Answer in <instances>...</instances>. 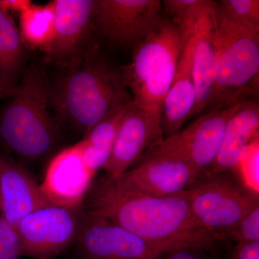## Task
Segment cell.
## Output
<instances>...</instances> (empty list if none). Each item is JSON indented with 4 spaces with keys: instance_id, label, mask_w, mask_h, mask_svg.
Segmentation results:
<instances>
[{
    "instance_id": "277c9868",
    "label": "cell",
    "mask_w": 259,
    "mask_h": 259,
    "mask_svg": "<svg viewBox=\"0 0 259 259\" xmlns=\"http://www.w3.org/2000/svg\"><path fill=\"white\" fill-rule=\"evenodd\" d=\"M215 18L214 84L204 113L245 100H258L259 30L216 14Z\"/></svg>"
},
{
    "instance_id": "4316f807",
    "label": "cell",
    "mask_w": 259,
    "mask_h": 259,
    "mask_svg": "<svg viewBox=\"0 0 259 259\" xmlns=\"http://www.w3.org/2000/svg\"><path fill=\"white\" fill-rule=\"evenodd\" d=\"M161 259H217L216 255L208 250L193 247H185L167 252Z\"/></svg>"
},
{
    "instance_id": "5bb4252c",
    "label": "cell",
    "mask_w": 259,
    "mask_h": 259,
    "mask_svg": "<svg viewBox=\"0 0 259 259\" xmlns=\"http://www.w3.org/2000/svg\"><path fill=\"white\" fill-rule=\"evenodd\" d=\"M55 32L44 51L48 59L71 68L93 25L95 0H54Z\"/></svg>"
},
{
    "instance_id": "9c48e42d",
    "label": "cell",
    "mask_w": 259,
    "mask_h": 259,
    "mask_svg": "<svg viewBox=\"0 0 259 259\" xmlns=\"http://www.w3.org/2000/svg\"><path fill=\"white\" fill-rule=\"evenodd\" d=\"M163 15L160 0H95L93 25L112 44L134 50Z\"/></svg>"
},
{
    "instance_id": "7a4b0ae2",
    "label": "cell",
    "mask_w": 259,
    "mask_h": 259,
    "mask_svg": "<svg viewBox=\"0 0 259 259\" xmlns=\"http://www.w3.org/2000/svg\"><path fill=\"white\" fill-rule=\"evenodd\" d=\"M96 49L87 53L50 90V103L76 131L88 134L114 112L128 106L133 97L121 69Z\"/></svg>"
},
{
    "instance_id": "7402d4cb",
    "label": "cell",
    "mask_w": 259,
    "mask_h": 259,
    "mask_svg": "<svg viewBox=\"0 0 259 259\" xmlns=\"http://www.w3.org/2000/svg\"><path fill=\"white\" fill-rule=\"evenodd\" d=\"M214 1L209 0H164L161 1L163 14L180 28L190 29L210 8Z\"/></svg>"
},
{
    "instance_id": "ffe728a7",
    "label": "cell",
    "mask_w": 259,
    "mask_h": 259,
    "mask_svg": "<svg viewBox=\"0 0 259 259\" xmlns=\"http://www.w3.org/2000/svg\"><path fill=\"white\" fill-rule=\"evenodd\" d=\"M24 44L11 16L0 8V82L18 86L25 60Z\"/></svg>"
},
{
    "instance_id": "83f0119b",
    "label": "cell",
    "mask_w": 259,
    "mask_h": 259,
    "mask_svg": "<svg viewBox=\"0 0 259 259\" xmlns=\"http://www.w3.org/2000/svg\"><path fill=\"white\" fill-rule=\"evenodd\" d=\"M228 259H259V241L235 243Z\"/></svg>"
},
{
    "instance_id": "7c38bea8",
    "label": "cell",
    "mask_w": 259,
    "mask_h": 259,
    "mask_svg": "<svg viewBox=\"0 0 259 259\" xmlns=\"http://www.w3.org/2000/svg\"><path fill=\"white\" fill-rule=\"evenodd\" d=\"M95 175L83 162L76 144L62 150L51 160L40 187L54 205L82 210Z\"/></svg>"
},
{
    "instance_id": "9a60e30c",
    "label": "cell",
    "mask_w": 259,
    "mask_h": 259,
    "mask_svg": "<svg viewBox=\"0 0 259 259\" xmlns=\"http://www.w3.org/2000/svg\"><path fill=\"white\" fill-rule=\"evenodd\" d=\"M198 22V21H197ZM182 32L184 44L176 73L161 110V125L164 139L181 131L192 119L196 102L193 77V54L195 27Z\"/></svg>"
},
{
    "instance_id": "5b68a950",
    "label": "cell",
    "mask_w": 259,
    "mask_h": 259,
    "mask_svg": "<svg viewBox=\"0 0 259 259\" xmlns=\"http://www.w3.org/2000/svg\"><path fill=\"white\" fill-rule=\"evenodd\" d=\"M180 28L166 16L133 50L132 60L121 69L135 105L161 112L183 47Z\"/></svg>"
},
{
    "instance_id": "ba28073f",
    "label": "cell",
    "mask_w": 259,
    "mask_h": 259,
    "mask_svg": "<svg viewBox=\"0 0 259 259\" xmlns=\"http://www.w3.org/2000/svg\"><path fill=\"white\" fill-rule=\"evenodd\" d=\"M83 221L82 210L46 206L21 220L16 231L23 258L54 259L74 245Z\"/></svg>"
},
{
    "instance_id": "603a6c76",
    "label": "cell",
    "mask_w": 259,
    "mask_h": 259,
    "mask_svg": "<svg viewBox=\"0 0 259 259\" xmlns=\"http://www.w3.org/2000/svg\"><path fill=\"white\" fill-rule=\"evenodd\" d=\"M218 16L259 30L258 0H221L215 2Z\"/></svg>"
},
{
    "instance_id": "8992f818",
    "label": "cell",
    "mask_w": 259,
    "mask_h": 259,
    "mask_svg": "<svg viewBox=\"0 0 259 259\" xmlns=\"http://www.w3.org/2000/svg\"><path fill=\"white\" fill-rule=\"evenodd\" d=\"M231 173L205 174L184 192L194 217L218 241L259 206L258 193L234 180Z\"/></svg>"
},
{
    "instance_id": "f546056e",
    "label": "cell",
    "mask_w": 259,
    "mask_h": 259,
    "mask_svg": "<svg viewBox=\"0 0 259 259\" xmlns=\"http://www.w3.org/2000/svg\"><path fill=\"white\" fill-rule=\"evenodd\" d=\"M18 86L12 87L0 82V100L10 99V97L14 96L18 91Z\"/></svg>"
},
{
    "instance_id": "484cf974",
    "label": "cell",
    "mask_w": 259,
    "mask_h": 259,
    "mask_svg": "<svg viewBox=\"0 0 259 259\" xmlns=\"http://www.w3.org/2000/svg\"><path fill=\"white\" fill-rule=\"evenodd\" d=\"M243 182L250 190L258 193V142L255 143L240 164Z\"/></svg>"
},
{
    "instance_id": "d6986e66",
    "label": "cell",
    "mask_w": 259,
    "mask_h": 259,
    "mask_svg": "<svg viewBox=\"0 0 259 259\" xmlns=\"http://www.w3.org/2000/svg\"><path fill=\"white\" fill-rule=\"evenodd\" d=\"M130 105L99 122L77 143L83 162L94 173L103 169L110 159L117 133Z\"/></svg>"
},
{
    "instance_id": "8fae6325",
    "label": "cell",
    "mask_w": 259,
    "mask_h": 259,
    "mask_svg": "<svg viewBox=\"0 0 259 259\" xmlns=\"http://www.w3.org/2000/svg\"><path fill=\"white\" fill-rule=\"evenodd\" d=\"M72 247L76 259H161L163 255L125 228L84 213Z\"/></svg>"
},
{
    "instance_id": "e0dca14e",
    "label": "cell",
    "mask_w": 259,
    "mask_h": 259,
    "mask_svg": "<svg viewBox=\"0 0 259 259\" xmlns=\"http://www.w3.org/2000/svg\"><path fill=\"white\" fill-rule=\"evenodd\" d=\"M258 100H245L228 122L221 149L208 173L238 171L250 148L258 142Z\"/></svg>"
},
{
    "instance_id": "44dd1931",
    "label": "cell",
    "mask_w": 259,
    "mask_h": 259,
    "mask_svg": "<svg viewBox=\"0 0 259 259\" xmlns=\"http://www.w3.org/2000/svg\"><path fill=\"white\" fill-rule=\"evenodd\" d=\"M24 44L32 49L45 51L55 32V4H32L20 14V30Z\"/></svg>"
},
{
    "instance_id": "3957f363",
    "label": "cell",
    "mask_w": 259,
    "mask_h": 259,
    "mask_svg": "<svg viewBox=\"0 0 259 259\" xmlns=\"http://www.w3.org/2000/svg\"><path fill=\"white\" fill-rule=\"evenodd\" d=\"M51 86L41 68L25 70L18 91L0 112V139L28 161L47 156L55 147L58 133L49 113Z\"/></svg>"
},
{
    "instance_id": "4fadbf2b",
    "label": "cell",
    "mask_w": 259,
    "mask_h": 259,
    "mask_svg": "<svg viewBox=\"0 0 259 259\" xmlns=\"http://www.w3.org/2000/svg\"><path fill=\"white\" fill-rule=\"evenodd\" d=\"M242 102L202 114L186 128L165 139L199 171L208 173L221 149L228 122Z\"/></svg>"
},
{
    "instance_id": "30bf717a",
    "label": "cell",
    "mask_w": 259,
    "mask_h": 259,
    "mask_svg": "<svg viewBox=\"0 0 259 259\" xmlns=\"http://www.w3.org/2000/svg\"><path fill=\"white\" fill-rule=\"evenodd\" d=\"M163 140L161 112L144 110L133 102L124 116L110 159L103 168L106 175L112 179L120 176Z\"/></svg>"
},
{
    "instance_id": "52a82bcc",
    "label": "cell",
    "mask_w": 259,
    "mask_h": 259,
    "mask_svg": "<svg viewBox=\"0 0 259 259\" xmlns=\"http://www.w3.org/2000/svg\"><path fill=\"white\" fill-rule=\"evenodd\" d=\"M205 174L199 171L164 139L139 163L112 179L127 190L165 197L188 190Z\"/></svg>"
},
{
    "instance_id": "d4e9b609",
    "label": "cell",
    "mask_w": 259,
    "mask_h": 259,
    "mask_svg": "<svg viewBox=\"0 0 259 259\" xmlns=\"http://www.w3.org/2000/svg\"><path fill=\"white\" fill-rule=\"evenodd\" d=\"M0 259H23L16 228L0 215Z\"/></svg>"
},
{
    "instance_id": "f1b7e54d",
    "label": "cell",
    "mask_w": 259,
    "mask_h": 259,
    "mask_svg": "<svg viewBox=\"0 0 259 259\" xmlns=\"http://www.w3.org/2000/svg\"><path fill=\"white\" fill-rule=\"evenodd\" d=\"M32 4L30 0H0V8L10 14V12L21 13Z\"/></svg>"
},
{
    "instance_id": "cb8c5ba5",
    "label": "cell",
    "mask_w": 259,
    "mask_h": 259,
    "mask_svg": "<svg viewBox=\"0 0 259 259\" xmlns=\"http://www.w3.org/2000/svg\"><path fill=\"white\" fill-rule=\"evenodd\" d=\"M226 239L235 243L259 241V206L240 220L226 233L224 237Z\"/></svg>"
},
{
    "instance_id": "6da1fadb",
    "label": "cell",
    "mask_w": 259,
    "mask_h": 259,
    "mask_svg": "<svg viewBox=\"0 0 259 259\" xmlns=\"http://www.w3.org/2000/svg\"><path fill=\"white\" fill-rule=\"evenodd\" d=\"M82 212L125 228L162 254L193 247L216 255L218 240L194 217L184 192L146 195L121 187L105 175L93 184Z\"/></svg>"
},
{
    "instance_id": "4dcf8cb0",
    "label": "cell",
    "mask_w": 259,
    "mask_h": 259,
    "mask_svg": "<svg viewBox=\"0 0 259 259\" xmlns=\"http://www.w3.org/2000/svg\"><path fill=\"white\" fill-rule=\"evenodd\" d=\"M0 208H1V207H0Z\"/></svg>"
},
{
    "instance_id": "2e32d148",
    "label": "cell",
    "mask_w": 259,
    "mask_h": 259,
    "mask_svg": "<svg viewBox=\"0 0 259 259\" xmlns=\"http://www.w3.org/2000/svg\"><path fill=\"white\" fill-rule=\"evenodd\" d=\"M51 204L23 165L0 156V215L16 228L29 214Z\"/></svg>"
},
{
    "instance_id": "ac0fdd59",
    "label": "cell",
    "mask_w": 259,
    "mask_h": 259,
    "mask_svg": "<svg viewBox=\"0 0 259 259\" xmlns=\"http://www.w3.org/2000/svg\"><path fill=\"white\" fill-rule=\"evenodd\" d=\"M214 4L206 10L195 27L193 54V77L196 102L192 118L202 115L212 96L216 66V18Z\"/></svg>"
}]
</instances>
